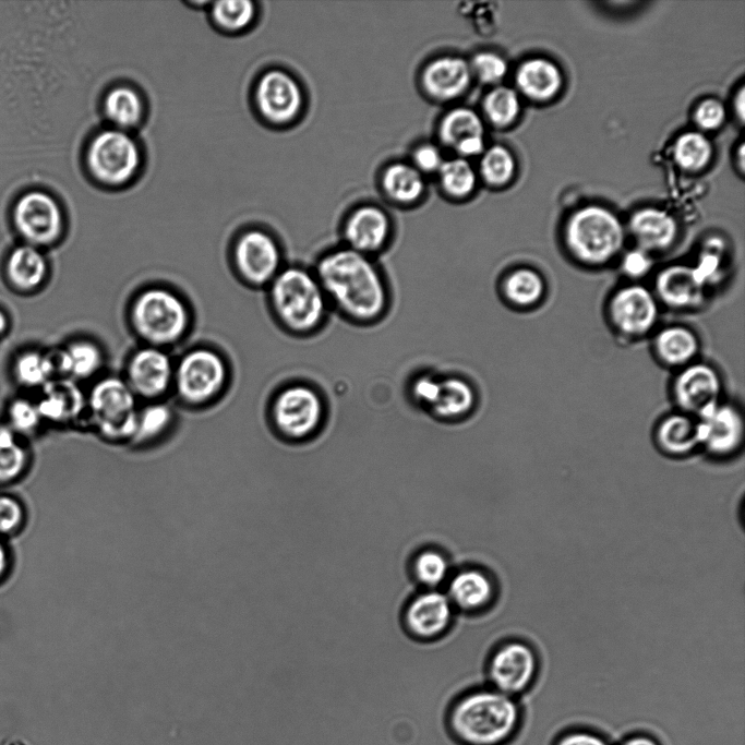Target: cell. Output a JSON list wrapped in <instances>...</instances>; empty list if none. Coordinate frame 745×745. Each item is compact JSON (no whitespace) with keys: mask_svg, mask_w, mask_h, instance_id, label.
<instances>
[{"mask_svg":"<svg viewBox=\"0 0 745 745\" xmlns=\"http://www.w3.org/2000/svg\"><path fill=\"white\" fill-rule=\"evenodd\" d=\"M313 272L329 305L348 320L375 323L386 313L388 288L370 256L345 247L323 255Z\"/></svg>","mask_w":745,"mask_h":745,"instance_id":"6da1fadb","label":"cell"},{"mask_svg":"<svg viewBox=\"0 0 745 745\" xmlns=\"http://www.w3.org/2000/svg\"><path fill=\"white\" fill-rule=\"evenodd\" d=\"M517 698L489 685L459 695L447 712V728L460 745H509L522 724Z\"/></svg>","mask_w":745,"mask_h":745,"instance_id":"7a4b0ae2","label":"cell"},{"mask_svg":"<svg viewBox=\"0 0 745 745\" xmlns=\"http://www.w3.org/2000/svg\"><path fill=\"white\" fill-rule=\"evenodd\" d=\"M267 290L272 312L286 331L309 335L325 322L331 305L314 272L283 267Z\"/></svg>","mask_w":745,"mask_h":745,"instance_id":"3957f363","label":"cell"},{"mask_svg":"<svg viewBox=\"0 0 745 745\" xmlns=\"http://www.w3.org/2000/svg\"><path fill=\"white\" fill-rule=\"evenodd\" d=\"M128 320L143 345L168 349L188 335L192 313L180 293L155 285L141 289L131 299Z\"/></svg>","mask_w":745,"mask_h":745,"instance_id":"277c9868","label":"cell"},{"mask_svg":"<svg viewBox=\"0 0 745 745\" xmlns=\"http://www.w3.org/2000/svg\"><path fill=\"white\" fill-rule=\"evenodd\" d=\"M565 242L579 263L603 266L622 251L624 229L618 218L606 208L586 206L567 221Z\"/></svg>","mask_w":745,"mask_h":745,"instance_id":"5b68a950","label":"cell"},{"mask_svg":"<svg viewBox=\"0 0 745 745\" xmlns=\"http://www.w3.org/2000/svg\"><path fill=\"white\" fill-rule=\"evenodd\" d=\"M139 407V399L122 376H100L86 394L88 422L108 442H131Z\"/></svg>","mask_w":745,"mask_h":745,"instance_id":"8992f818","label":"cell"},{"mask_svg":"<svg viewBox=\"0 0 745 745\" xmlns=\"http://www.w3.org/2000/svg\"><path fill=\"white\" fill-rule=\"evenodd\" d=\"M229 375L228 363L219 351L194 347L175 361L172 390L184 405L203 407L224 393Z\"/></svg>","mask_w":745,"mask_h":745,"instance_id":"52a82bcc","label":"cell"},{"mask_svg":"<svg viewBox=\"0 0 745 745\" xmlns=\"http://www.w3.org/2000/svg\"><path fill=\"white\" fill-rule=\"evenodd\" d=\"M85 159L89 173L98 183L122 187L137 175L142 153L130 132L108 128L89 141Z\"/></svg>","mask_w":745,"mask_h":745,"instance_id":"ba28073f","label":"cell"},{"mask_svg":"<svg viewBox=\"0 0 745 745\" xmlns=\"http://www.w3.org/2000/svg\"><path fill=\"white\" fill-rule=\"evenodd\" d=\"M269 418L275 431L284 438L303 441L316 434L325 419V402L311 385L292 383L273 397Z\"/></svg>","mask_w":745,"mask_h":745,"instance_id":"9c48e42d","label":"cell"},{"mask_svg":"<svg viewBox=\"0 0 745 745\" xmlns=\"http://www.w3.org/2000/svg\"><path fill=\"white\" fill-rule=\"evenodd\" d=\"M540 657L528 641L512 638L494 648L485 662L486 685L517 698L534 684Z\"/></svg>","mask_w":745,"mask_h":745,"instance_id":"30bf717a","label":"cell"},{"mask_svg":"<svg viewBox=\"0 0 745 745\" xmlns=\"http://www.w3.org/2000/svg\"><path fill=\"white\" fill-rule=\"evenodd\" d=\"M238 277L254 288L267 287L283 268V253L276 239L262 229H248L232 247Z\"/></svg>","mask_w":745,"mask_h":745,"instance_id":"8fae6325","label":"cell"},{"mask_svg":"<svg viewBox=\"0 0 745 745\" xmlns=\"http://www.w3.org/2000/svg\"><path fill=\"white\" fill-rule=\"evenodd\" d=\"M173 370L167 349L142 345L128 357L122 377L137 399L157 401L172 390Z\"/></svg>","mask_w":745,"mask_h":745,"instance_id":"7c38bea8","label":"cell"},{"mask_svg":"<svg viewBox=\"0 0 745 745\" xmlns=\"http://www.w3.org/2000/svg\"><path fill=\"white\" fill-rule=\"evenodd\" d=\"M654 292L639 284L625 285L613 293L608 313L614 328L623 336L638 338L650 333L660 315Z\"/></svg>","mask_w":745,"mask_h":745,"instance_id":"4fadbf2b","label":"cell"},{"mask_svg":"<svg viewBox=\"0 0 745 745\" xmlns=\"http://www.w3.org/2000/svg\"><path fill=\"white\" fill-rule=\"evenodd\" d=\"M722 382L708 363L692 362L680 369L673 382V396L681 412L699 418L720 401Z\"/></svg>","mask_w":745,"mask_h":745,"instance_id":"5bb4252c","label":"cell"},{"mask_svg":"<svg viewBox=\"0 0 745 745\" xmlns=\"http://www.w3.org/2000/svg\"><path fill=\"white\" fill-rule=\"evenodd\" d=\"M14 221L21 236L36 248L53 243L63 230V217L58 203L39 191L27 193L19 200Z\"/></svg>","mask_w":745,"mask_h":745,"instance_id":"9a60e30c","label":"cell"},{"mask_svg":"<svg viewBox=\"0 0 745 745\" xmlns=\"http://www.w3.org/2000/svg\"><path fill=\"white\" fill-rule=\"evenodd\" d=\"M254 104L265 121L286 124L292 121L302 107V92L290 74L281 70L264 72L254 87Z\"/></svg>","mask_w":745,"mask_h":745,"instance_id":"2e32d148","label":"cell"},{"mask_svg":"<svg viewBox=\"0 0 745 745\" xmlns=\"http://www.w3.org/2000/svg\"><path fill=\"white\" fill-rule=\"evenodd\" d=\"M696 419L700 448L711 457L729 458L742 447L744 421L742 413L733 405L719 402Z\"/></svg>","mask_w":745,"mask_h":745,"instance_id":"e0dca14e","label":"cell"},{"mask_svg":"<svg viewBox=\"0 0 745 745\" xmlns=\"http://www.w3.org/2000/svg\"><path fill=\"white\" fill-rule=\"evenodd\" d=\"M708 289L694 265L672 264L658 272L653 292L659 303L692 310L705 302Z\"/></svg>","mask_w":745,"mask_h":745,"instance_id":"ac0fdd59","label":"cell"},{"mask_svg":"<svg viewBox=\"0 0 745 745\" xmlns=\"http://www.w3.org/2000/svg\"><path fill=\"white\" fill-rule=\"evenodd\" d=\"M453 617V604L446 593L435 589L414 596L407 604L404 621L417 638L430 639L443 634Z\"/></svg>","mask_w":745,"mask_h":745,"instance_id":"d6986e66","label":"cell"},{"mask_svg":"<svg viewBox=\"0 0 745 745\" xmlns=\"http://www.w3.org/2000/svg\"><path fill=\"white\" fill-rule=\"evenodd\" d=\"M390 232L386 214L374 206L355 211L345 226L347 248L370 256L387 242Z\"/></svg>","mask_w":745,"mask_h":745,"instance_id":"ffe728a7","label":"cell"},{"mask_svg":"<svg viewBox=\"0 0 745 745\" xmlns=\"http://www.w3.org/2000/svg\"><path fill=\"white\" fill-rule=\"evenodd\" d=\"M471 77V69L466 60L446 56L437 58L426 65L422 82L431 96L438 99H452L467 89Z\"/></svg>","mask_w":745,"mask_h":745,"instance_id":"44dd1931","label":"cell"},{"mask_svg":"<svg viewBox=\"0 0 745 745\" xmlns=\"http://www.w3.org/2000/svg\"><path fill=\"white\" fill-rule=\"evenodd\" d=\"M446 594L453 606L473 612L482 610L494 600L496 585L484 570L465 568L449 579Z\"/></svg>","mask_w":745,"mask_h":745,"instance_id":"7402d4cb","label":"cell"},{"mask_svg":"<svg viewBox=\"0 0 745 745\" xmlns=\"http://www.w3.org/2000/svg\"><path fill=\"white\" fill-rule=\"evenodd\" d=\"M56 371L74 382L95 377L105 364V353L97 341L77 338L68 343L55 357Z\"/></svg>","mask_w":745,"mask_h":745,"instance_id":"603a6c76","label":"cell"},{"mask_svg":"<svg viewBox=\"0 0 745 745\" xmlns=\"http://www.w3.org/2000/svg\"><path fill=\"white\" fill-rule=\"evenodd\" d=\"M41 419L65 423L76 420L86 408V394L76 382L63 378L44 386V396L36 402Z\"/></svg>","mask_w":745,"mask_h":745,"instance_id":"cb8c5ba5","label":"cell"},{"mask_svg":"<svg viewBox=\"0 0 745 745\" xmlns=\"http://www.w3.org/2000/svg\"><path fill=\"white\" fill-rule=\"evenodd\" d=\"M477 404L473 385L458 375L438 378L437 390L430 413L438 420L457 421L469 416Z\"/></svg>","mask_w":745,"mask_h":745,"instance_id":"d4e9b609","label":"cell"},{"mask_svg":"<svg viewBox=\"0 0 745 745\" xmlns=\"http://www.w3.org/2000/svg\"><path fill=\"white\" fill-rule=\"evenodd\" d=\"M629 229L639 249L648 253L669 249L677 236L674 218L656 208L636 212L630 218Z\"/></svg>","mask_w":745,"mask_h":745,"instance_id":"484cf974","label":"cell"},{"mask_svg":"<svg viewBox=\"0 0 745 745\" xmlns=\"http://www.w3.org/2000/svg\"><path fill=\"white\" fill-rule=\"evenodd\" d=\"M656 443L666 456L690 455L700 447L697 419L681 411L665 417L656 430Z\"/></svg>","mask_w":745,"mask_h":745,"instance_id":"4316f807","label":"cell"},{"mask_svg":"<svg viewBox=\"0 0 745 745\" xmlns=\"http://www.w3.org/2000/svg\"><path fill=\"white\" fill-rule=\"evenodd\" d=\"M103 113L110 128L130 132L143 120L145 106L141 94L129 85H117L103 98Z\"/></svg>","mask_w":745,"mask_h":745,"instance_id":"83f0119b","label":"cell"},{"mask_svg":"<svg viewBox=\"0 0 745 745\" xmlns=\"http://www.w3.org/2000/svg\"><path fill=\"white\" fill-rule=\"evenodd\" d=\"M5 274L12 287L21 291H31L39 288L46 280L48 264L38 248L25 244L10 253Z\"/></svg>","mask_w":745,"mask_h":745,"instance_id":"f1b7e54d","label":"cell"},{"mask_svg":"<svg viewBox=\"0 0 745 745\" xmlns=\"http://www.w3.org/2000/svg\"><path fill=\"white\" fill-rule=\"evenodd\" d=\"M653 349L662 363L681 369L694 362L699 351V339L690 328L671 325L657 333Z\"/></svg>","mask_w":745,"mask_h":745,"instance_id":"f546056e","label":"cell"},{"mask_svg":"<svg viewBox=\"0 0 745 745\" xmlns=\"http://www.w3.org/2000/svg\"><path fill=\"white\" fill-rule=\"evenodd\" d=\"M562 82L560 69L553 62L541 58L524 62L516 73V83L520 92L534 100L554 97Z\"/></svg>","mask_w":745,"mask_h":745,"instance_id":"4dcf8cb0","label":"cell"},{"mask_svg":"<svg viewBox=\"0 0 745 745\" xmlns=\"http://www.w3.org/2000/svg\"><path fill=\"white\" fill-rule=\"evenodd\" d=\"M545 280L530 267L509 271L501 281V293L507 303L519 309L537 305L544 297Z\"/></svg>","mask_w":745,"mask_h":745,"instance_id":"1f68e13d","label":"cell"},{"mask_svg":"<svg viewBox=\"0 0 745 745\" xmlns=\"http://www.w3.org/2000/svg\"><path fill=\"white\" fill-rule=\"evenodd\" d=\"M175 423L173 409L164 400L140 405L135 430L130 443L145 446L164 437Z\"/></svg>","mask_w":745,"mask_h":745,"instance_id":"d6a6232c","label":"cell"},{"mask_svg":"<svg viewBox=\"0 0 745 745\" xmlns=\"http://www.w3.org/2000/svg\"><path fill=\"white\" fill-rule=\"evenodd\" d=\"M383 187L393 200L410 203L422 195L424 181L416 167L407 164H394L383 175Z\"/></svg>","mask_w":745,"mask_h":745,"instance_id":"836d02e7","label":"cell"},{"mask_svg":"<svg viewBox=\"0 0 745 745\" xmlns=\"http://www.w3.org/2000/svg\"><path fill=\"white\" fill-rule=\"evenodd\" d=\"M483 135L481 118L469 108L459 107L450 110L440 125L442 141L453 148L466 140Z\"/></svg>","mask_w":745,"mask_h":745,"instance_id":"e575fe53","label":"cell"},{"mask_svg":"<svg viewBox=\"0 0 745 745\" xmlns=\"http://www.w3.org/2000/svg\"><path fill=\"white\" fill-rule=\"evenodd\" d=\"M212 22L227 33H239L248 28L256 15V7L250 0H224L211 3Z\"/></svg>","mask_w":745,"mask_h":745,"instance_id":"d590c367","label":"cell"},{"mask_svg":"<svg viewBox=\"0 0 745 745\" xmlns=\"http://www.w3.org/2000/svg\"><path fill=\"white\" fill-rule=\"evenodd\" d=\"M14 375L21 385L27 387L45 386L56 372L53 358L40 351L22 352L14 362Z\"/></svg>","mask_w":745,"mask_h":745,"instance_id":"8d00e7d4","label":"cell"},{"mask_svg":"<svg viewBox=\"0 0 745 745\" xmlns=\"http://www.w3.org/2000/svg\"><path fill=\"white\" fill-rule=\"evenodd\" d=\"M28 454L11 428H0V483L15 481L26 469Z\"/></svg>","mask_w":745,"mask_h":745,"instance_id":"74e56055","label":"cell"},{"mask_svg":"<svg viewBox=\"0 0 745 745\" xmlns=\"http://www.w3.org/2000/svg\"><path fill=\"white\" fill-rule=\"evenodd\" d=\"M712 147L709 140L699 132L682 134L674 146V158L685 170L697 171L711 159Z\"/></svg>","mask_w":745,"mask_h":745,"instance_id":"f35d334b","label":"cell"},{"mask_svg":"<svg viewBox=\"0 0 745 745\" xmlns=\"http://www.w3.org/2000/svg\"><path fill=\"white\" fill-rule=\"evenodd\" d=\"M443 189L450 195L462 197L476 187L477 176L470 163L462 157L444 160L437 171Z\"/></svg>","mask_w":745,"mask_h":745,"instance_id":"ab89813d","label":"cell"},{"mask_svg":"<svg viewBox=\"0 0 745 745\" xmlns=\"http://www.w3.org/2000/svg\"><path fill=\"white\" fill-rule=\"evenodd\" d=\"M412 573L422 586L434 589L447 579L449 563L442 552L425 549L413 558Z\"/></svg>","mask_w":745,"mask_h":745,"instance_id":"60d3db41","label":"cell"},{"mask_svg":"<svg viewBox=\"0 0 745 745\" xmlns=\"http://www.w3.org/2000/svg\"><path fill=\"white\" fill-rule=\"evenodd\" d=\"M483 108L492 123L503 127L512 123L518 117L520 104L514 89L497 86L484 98Z\"/></svg>","mask_w":745,"mask_h":745,"instance_id":"b9f144b4","label":"cell"},{"mask_svg":"<svg viewBox=\"0 0 745 745\" xmlns=\"http://www.w3.org/2000/svg\"><path fill=\"white\" fill-rule=\"evenodd\" d=\"M514 171V157L504 146L495 145L482 153L480 172L488 183L505 184L512 179Z\"/></svg>","mask_w":745,"mask_h":745,"instance_id":"7bdbcfd3","label":"cell"},{"mask_svg":"<svg viewBox=\"0 0 745 745\" xmlns=\"http://www.w3.org/2000/svg\"><path fill=\"white\" fill-rule=\"evenodd\" d=\"M471 73L485 84H494L501 81L506 72V61L494 52L477 53L469 63Z\"/></svg>","mask_w":745,"mask_h":745,"instance_id":"ee69618b","label":"cell"},{"mask_svg":"<svg viewBox=\"0 0 745 745\" xmlns=\"http://www.w3.org/2000/svg\"><path fill=\"white\" fill-rule=\"evenodd\" d=\"M8 416L13 432H31L38 426L41 420L37 405L23 398H19L11 402Z\"/></svg>","mask_w":745,"mask_h":745,"instance_id":"f6af8a7d","label":"cell"},{"mask_svg":"<svg viewBox=\"0 0 745 745\" xmlns=\"http://www.w3.org/2000/svg\"><path fill=\"white\" fill-rule=\"evenodd\" d=\"M24 518V508L16 498L0 494V537L16 532L23 525Z\"/></svg>","mask_w":745,"mask_h":745,"instance_id":"bcb514c9","label":"cell"},{"mask_svg":"<svg viewBox=\"0 0 745 745\" xmlns=\"http://www.w3.org/2000/svg\"><path fill=\"white\" fill-rule=\"evenodd\" d=\"M725 119V109L717 99H706L695 111L696 123L704 130L718 129Z\"/></svg>","mask_w":745,"mask_h":745,"instance_id":"7dc6e473","label":"cell"},{"mask_svg":"<svg viewBox=\"0 0 745 745\" xmlns=\"http://www.w3.org/2000/svg\"><path fill=\"white\" fill-rule=\"evenodd\" d=\"M622 272L632 279H639L646 276L652 268L650 253L635 249L627 252L621 263Z\"/></svg>","mask_w":745,"mask_h":745,"instance_id":"c3c4849f","label":"cell"},{"mask_svg":"<svg viewBox=\"0 0 745 745\" xmlns=\"http://www.w3.org/2000/svg\"><path fill=\"white\" fill-rule=\"evenodd\" d=\"M438 378V376L430 374H422L416 377L410 389L414 402L428 410L435 398Z\"/></svg>","mask_w":745,"mask_h":745,"instance_id":"681fc988","label":"cell"},{"mask_svg":"<svg viewBox=\"0 0 745 745\" xmlns=\"http://www.w3.org/2000/svg\"><path fill=\"white\" fill-rule=\"evenodd\" d=\"M416 168L424 172L438 171L444 159L441 151L432 144H422L413 153Z\"/></svg>","mask_w":745,"mask_h":745,"instance_id":"f907efd6","label":"cell"},{"mask_svg":"<svg viewBox=\"0 0 745 745\" xmlns=\"http://www.w3.org/2000/svg\"><path fill=\"white\" fill-rule=\"evenodd\" d=\"M554 745H611V743L592 731L572 730L562 734Z\"/></svg>","mask_w":745,"mask_h":745,"instance_id":"816d5d0a","label":"cell"},{"mask_svg":"<svg viewBox=\"0 0 745 745\" xmlns=\"http://www.w3.org/2000/svg\"><path fill=\"white\" fill-rule=\"evenodd\" d=\"M621 745H660L653 737L646 734H635L626 738Z\"/></svg>","mask_w":745,"mask_h":745,"instance_id":"f5cc1de1","label":"cell"},{"mask_svg":"<svg viewBox=\"0 0 745 745\" xmlns=\"http://www.w3.org/2000/svg\"><path fill=\"white\" fill-rule=\"evenodd\" d=\"M10 558H9V552L5 546V543L3 542L2 538L0 537V579L5 575L8 572Z\"/></svg>","mask_w":745,"mask_h":745,"instance_id":"db71d44e","label":"cell"},{"mask_svg":"<svg viewBox=\"0 0 745 745\" xmlns=\"http://www.w3.org/2000/svg\"><path fill=\"white\" fill-rule=\"evenodd\" d=\"M744 88H741L738 92V95L735 98V111L737 116L740 117V120H744V107H745V101H744Z\"/></svg>","mask_w":745,"mask_h":745,"instance_id":"11a10c76","label":"cell"},{"mask_svg":"<svg viewBox=\"0 0 745 745\" xmlns=\"http://www.w3.org/2000/svg\"><path fill=\"white\" fill-rule=\"evenodd\" d=\"M8 325V317L5 313L2 310H0V336L5 333Z\"/></svg>","mask_w":745,"mask_h":745,"instance_id":"9f6ffc18","label":"cell"}]
</instances>
